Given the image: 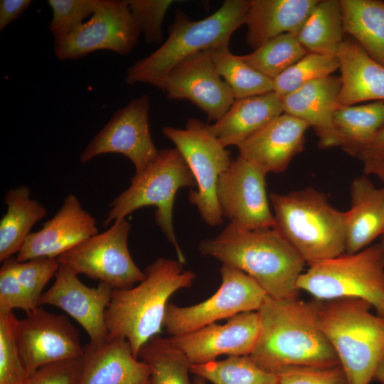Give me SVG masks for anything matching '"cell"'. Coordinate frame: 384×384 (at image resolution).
Returning a JSON list of instances; mask_svg holds the SVG:
<instances>
[{
  "label": "cell",
  "instance_id": "obj_49",
  "mask_svg": "<svg viewBox=\"0 0 384 384\" xmlns=\"http://www.w3.org/2000/svg\"><path fill=\"white\" fill-rule=\"evenodd\" d=\"M377 315H378L379 316H381L383 318H384V310L379 312V313H377Z\"/></svg>",
  "mask_w": 384,
  "mask_h": 384
},
{
  "label": "cell",
  "instance_id": "obj_37",
  "mask_svg": "<svg viewBox=\"0 0 384 384\" xmlns=\"http://www.w3.org/2000/svg\"><path fill=\"white\" fill-rule=\"evenodd\" d=\"M97 0H49L52 19L49 30L54 39L72 33L91 17Z\"/></svg>",
  "mask_w": 384,
  "mask_h": 384
},
{
  "label": "cell",
  "instance_id": "obj_25",
  "mask_svg": "<svg viewBox=\"0 0 384 384\" xmlns=\"http://www.w3.org/2000/svg\"><path fill=\"white\" fill-rule=\"evenodd\" d=\"M283 113L282 98L271 92L235 100L208 129L224 147L238 146Z\"/></svg>",
  "mask_w": 384,
  "mask_h": 384
},
{
  "label": "cell",
  "instance_id": "obj_19",
  "mask_svg": "<svg viewBox=\"0 0 384 384\" xmlns=\"http://www.w3.org/2000/svg\"><path fill=\"white\" fill-rule=\"evenodd\" d=\"M98 233L95 218L78 198L68 195L53 218L37 232L31 233L16 257L18 262L58 257Z\"/></svg>",
  "mask_w": 384,
  "mask_h": 384
},
{
  "label": "cell",
  "instance_id": "obj_42",
  "mask_svg": "<svg viewBox=\"0 0 384 384\" xmlns=\"http://www.w3.org/2000/svg\"><path fill=\"white\" fill-rule=\"evenodd\" d=\"M82 356L52 363L29 374L24 384H78Z\"/></svg>",
  "mask_w": 384,
  "mask_h": 384
},
{
  "label": "cell",
  "instance_id": "obj_33",
  "mask_svg": "<svg viewBox=\"0 0 384 384\" xmlns=\"http://www.w3.org/2000/svg\"><path fill=\"white\" fill-rule=\"evenodd\" d=\"M190 371L213 384H279L276 374L262 370L248 356L191 364Z\"/></svg>",
  "mask_w": 384,
  "mask_h": 384
},
{
  "label": "cell",
  "instance_id": "obj_20",
  "mask_svg": "<svg viewBox=\"0 0 384 384\" xmlns=\"http://www.w3.org/2000/svg\"><path fill=\"white\" fill-rule=\"evenodd\" d=\"M309 127L306 122L283 113L239 145V156L267 174L282 173L302 151L305 133Z\"/></svg>",
  "mask_w": 384,
  "mask_h": 384
},
{
  "label": "cell",
  "instance_id": "obj_7",
  "mask_svg": "<svg viewBox=\"0 0 384 384\" xmlns=\"http://www.w3.org/2000/svg\"><path fill=\"white\" fill-rule=\"evenodd\" d=\"M196 186L186 161L176 148L159 150L156 159L142 171L135 174L130 186L111 202L103 225L126 218L144 206H153L156 208V225L174 247L178 260L183 264L186 259L174 233L173 208L178 190Z\"/></svg>",
  "mask_w": 384,
  "mask_h": 384
},
{
  "label": "cell",
  "instance_id": "obj_46",
  "mask_svg": "<svg viewBox=\"0 0 384 384\" xmlns=\"http://www.w3.org/2000/svg\"><path fill=\"white\" fill-rule=\"evenodd\" d=\"M373 380L378 381L381 384H384V357L378 364L375 371Z\"/></svg>",
  "mask_w": 384,
  "mask_h": 384
},
{
  "label": "cell",
  "instance_id": "obj_15",
  "mask_svg": "<svg viewBox=\"0 0 384 384\" xmlns=\"http://www.w3.org/2000/svg\"><path fill=\"white\" fill-rule=\"evenodd\" d=\"M16 339L28 375L45 365L84 354L78 331L68 318L41 306L18 319Z\"/></svg>",
  "mask_w": 384,
  "mask_h": 384
},
{
  "label": "cell",
  "instance_id": "obj_5",
  "mask_svg": "<svg viewBox=\"0 0 384 384\" xmlns=\"http://www.w3.org/2000/svg\"><path fill=\"white\" fill-rule=\"evenodd\" d=\"M247 0H226L209 16L193 21L178 11L166 41L146 57L127 68L125 82H141L161 90L170 70L198 52L229 45L233 33L245 25Z\"/></svg>",
  "mask_w": 384,
  "mask_h": 384
},
{
  "label": "cell",
  "instance_id": "obj_17",
  "mask_svg": "<svg viewBox=\"0 0 384 384\" xmlns=\"http://www.w3.org/2000/svg\"><path fill=\"white\" fill-rule=\"evenodd\" d=\"M113 289L104 282H100L97 287H89L75 272L60 264L54 283L43 292L38 305H52L65 311L85 329L89 343L98 345L108 338L105 311Z\"/></svg>",
  "mask_w": 384,
  "mask_h": 384
},
{
  "label": "cell",
  "instance_id": "obj_44",
  "mask_svg": "<svg viewBox=\"0 0 384 384\" xmlns=\"http://www.w3.org/2000/svg\"><path fill=\"white\" fill-rule=\"evenodd\" d=\"M357 158L363 162L364 174L376 176L384 186V151L365 153Z\"/></svg>",
  "mask_w": 384,
  "mask_h": 384
},
{
  "label": "cell",
  "instance_id": "obj_22",
  "mask_svg": "<svg viewBox=\"0 0 384 384\" xmlns=\"http://www.w3.org/2000/svg\"><path fill=\"white\" fill-rule=\"evenodd\" d=\"M341 85V78L331 75L310 82L282 97L284 113L296 117L311 127L321 149L340 145L334 114Z\"/></svg>",
  "mask_w": 384,
  "mask_h": 384
},
{
  "label": "cell",
  "instance_id": "obj_6",
  "mask_svg": "<svg viewBox=\"0 0 384 384\" xmlns=\"http://www.w3.org/2000/svg\"><path fill=\"white\" fill-rule=\"evenodd\" d=\"M276 229L309 265L346 252L345 212L309 187L271 193Z\"/></svg>",
  "mask_w": 384,
  "mask_h": 384
},
{
  "label": "cell",
  "instance_id": "obj_45",
  "mask_svg": "<svg viewBox=\"0 0 384 384\" xmlns=\"http://www.w3.org/2000/svg\"><path fill=\"white\" fill-rule=\"evenodd\" d=\"M384 151V126L367 141L356 153V157L369 152Z\"/></svg>",
  "mask_w": 384,
  "mask_h": 384
},
{
  "label": "cell",
  "instance_id": "obj_28",
  "mask_svg": "<svg viewBox=\"0 0 384 384\" xmlns=\"http://www.w3.org/2000/svg\"><path fill=\"white\" fill-rule=\"evenodd\" d=\"M344 32L384 66V1L340 0Z\"/></svg>",
  "mask_w": 384,
  "mask_h": 384
},
{
  "label": "cell",
  "instance_id": "obj_16",
  "mask_svg": "<svg viewBox=\"0 0 384 384\" xmlns=\"http://www.w3.org/2000/svg\"><path fill=\"white\" fill-rule=\"evenodd\" d=\"M161 90L170 100L190 101L215 122L235 100L232 89L217 72L211 49L193 54L175 65L166 75Z\"/></svg>",
  "mask_w": 384,
  "mask_h": 384
},
{
  "label": "cell",
  "instance_id": "obj_21",
  "mask_svg": "<svg viewBox=\"0 0 384 384\" xmlns=\"http://www.w3.org/2000/svg\"><path fill=\"white\" fill-rule=\"evenodd\" d=\"M78 384H151L149 366L133 354L122 337L84 346Z\"/></svg>",
  "mask_w": 384,
  "mask_h": 384
},
{
  "label": "cell",
  "instance_id": "obj_34",
  "mask_svg": "<svg viewBox=\"0 0 384 384\" xmlns=\"http://www.w3.org/2000/svg\"><path fill=\"white\" fill-rule=\"evenodd\" d=\"M306 53L297 35L287 33L270 39L240 58L256 71L274 80Z\"/></svg>",
  "mask_w": 384,
  "mask_h": 384
},
{
  "label": "cell",
  "instance_id": "obj_48",
  "mask_svg": "<svg viewBox=\"0 0 384 384\" xmlns=\"http://www.w3.org/2000/svg\"><path fill=\"white\" fill-rule=\"evenodd\" d=\"M380 243L381 244L382 247L384 249V233H383V235L381 236V241H380Z\"/></svg>",
  "mask_w": 384,
  "mask_h": 384
},
{
  "label": "cell",
  "instance_id": "obj_4",
  "mask_svg": "<svg viewBox=\"0 0 384 384\" xmlns=\"http://www.w3.org/2000/svg\"><path fill=\"white\" fill-rule=\"evenodd\" d=\"M372 306L361 298L317 299L318 325L348 384H369L384 357V318L373 314Z\"/></svg>",
  "mask_w": 384,
  "mask_h": 384
},
{
  "label": "cell",
  "instance_id": "obj_24",
  "mask_svg": "<svg viewBox=\"0 0 384 384\" xmlns=\"http://www.w3.org/2000/svg\"><path fill=\"white\" fill-rule=\"evenodd\" d=\"M351 208L345 212L346 252L353 254L368 247L384 233V186L377 188L367 176L351 185Z\"/></svg>",
  "mask_w": 384,
  "mask_h": 384
},
{
  "label": "cell",
  "instance_id": "obj_26",
  "mask_svg": "<svg viewBox=\"0 0 384 384\" xmlns=\"http://www.w3.org/2000/svg\"><path fill=\"white\" fill-rule=\"evenodd\" d=\"M319 0H251L246 43L255 50L283 33L297 35Z\"/></svg>",
  "mask_w": 384,
  "mask_h": 384
},
{
  "label": "cell",
  "instance_id": "obj_27",
  "mask_svg": "<svg viewBox=\"0 0 384 384\" xmlns=\"http://www.w3.org/2000/svg\"><path fill=\"white\" fill-rule=\"evenodd\" d=\"M30 195V188L21 185L9 190L4 197L7 210L0 220L1 262L18 252L31 228L46 215V207Z\"/></svg>",
  "mask_w": 384,
  "mask_h": 384
},
{
  "label": "cell",
  "instance_id": "obj_2",
  "mask_svg": "<svg viewBox=\"0 0 384 384\" xmlns=\"http://www.w3.org/2000/svg\"><path fill=\"white\" fill-rule=\"evenodd\" d=\"M199 249L248 274L272 298L299 297L305 262L274 228L242 230L228 224L218 236L201 242Z\"/></svg>",
  "mask_w": 384,
  "mask_h": 384
},
{
  "label": "cell",
  "instance_id": "obj_39",
  "mask_svg": "<svg viewBox=\"0 0 384 384\" xmlns=\"http://www.w3.org/2000/svg\"><path fill=\"white\" fill-rule=\"evenodd\" d=\"M60 266L56 259L36 258L17 260L16 270L21 285L32 304L38 307L39 299L48 281L55 277Z\"/></svg>",
  "mask_w": 384,
  "mask_h": 384
},
{
  "label": "cell",
  "instance_id": "obj_43",
  "mask_svg": "<svg viewBox=\"0 0 384 384\" xmlns=\"http://www.w3.org/2000/svg\"><path fill=\"white\" fill-rule=\"evenodd\" d=\"M30 0H1L0 1V31L17 19L28 9Z\"/></svg>",
  "mask_w": 384,
  "mask_h": 384
},
{
  "label": "cell",
  "instance_id": "obj_36",
  "mask_svg": "<svg viewBox=\"0 0 384 384\" xmlns=\"http://www.w3.org/2000/svg\"><path fill=\"white\" fill-rule=\"evenodd\" d=\"M18 321L13 311H0V384H24L28 377L17 343Z\"/></svg>",
  "mask_w": 384,
  "mask_h": 384
},
{
  "label": "cell",
  "instance_id": "obj_23",
  "mask_svg": "<svg viewBox=\"0 0 384 384\" xmlns=\"http://www.w3.org/2000/svg\"><path fill=\"white\" fill-rule=\"evenodd\" d=\"M336 57L341 85L336 110L366 101H384V66L353 38L343 39Z\"/></svg>",
  "mask_w": 384,
  "mask_h": 384
},
{
  "label": "cell",
  "instance_id": "obj_47",
  "mask_svg": "<svg viewBox=\"0 0 384 384\" xmlns=\"http://www.w3.org/2000/svg\"><path fill=\"white\" fill-rule=\"evenodd\" d=\"M193 384H206V380L200 376L196 375L193 379Z\"/></svg>",
  "mask_w": 384,
  "mask_h": 384
},
{
  "label": "cell",
  "instance_id": "obj_18",
  "mask_svg": "<svg viewBox=\"0 0 384 384\" xmlns=\"http://www.w3.org/2000/svg\"><path fill=\"white\" fill-rule=\"evenodd\" d=\"M260 331L258 312L250 311L229 318L226 324L213 323L170 338L193 365L214 361L220 355L249 356L255 347Z\"/></svg>",
  "mask_w": 384,
  "mask_h": 384
},
{
  "label": "cell",
  "instance_id": "obj_10",
  "mask_svg": "<svg viewBox=\"0 0 384 384\" xmlns=\"http://www.w3.org/2000/svg\"><path fill=\"white\" fill-rule=\"evenodd\" d=\"M222 283L210 298L195 305L178 306L168 303L163 326L171 336H180L245 311H257L266 292L248 274L222 265Z\"/></svg>",
  "mask_w": 384,
  "mask_h": 384
},
{
  "label": "cell",
  "instance_id": "obj_30",
  "mask_svg": "<svg viewBox=\"0 0 384 384\" xmlns=\"http://www.w3.org/2000/svg\"><path fill=\"white\" fill-rule=\"evenodd\" d=\"M334 122L339 146L354 156L356 151L384 126V101L336 109Z\"/></svg>",
  "mask_w": 384,
  "mask_h": 384
},
{
  "label": "cell",
  "instance_id": "obj_35",
  "mask_svg": "<svg viewBox=\"0 0 384 384\" xmlns=\"http://www.w3.org/2000/svg\"><path fill=\"white\" fill-rule=\"evenodd\" d=\"M339 67L336 56L308 53L273 80V92L282 98L310 82L331 75Z\"/></svg>",
  "mask_w": 384,
  "mask_h": 384
},
{
  "label": "cell",
  "instance_id": "obj_40",
  "mask_svg": "<svg viewBox=\"0 0 384 384\" xmlns=\"http://www.w3.org/2000/svg\"><path fill=\"white\" fill-rule=\"evenodd\" d=\"M17 260L12 256L2 262L0 267V311L21 309L29 313L36 307L30 301L18 279Z\"/></svg>",
  "mask_w": 384,
  "mask_h": 384
},
{
  "label": "cell",
  "instance_id": "obj_38",
  "mask_svg": "<svg viewBox=\"0 0 384 384\" xmlns=\"http://www.w3.org/2000/svg\"><path fill=\"white\" fill-rule=\"evenodd\" d=\"M131 14L148 44L162 40V25L173 0H127Z\"/></svg>",
  "mask_w": 384,
  "mask_h": 384
},
{
  "label": "cell",
  "instance_id": "obj_9",
  "mask_svg": "<svg viewBox=\"0 0 384 384\" xmlns=\"http://www.w3.org/2000/svg\"><path fill=\"white\" fill-rule=\"evenodd\" d=\"M162 132L176 145L196 181V190L189 192V202L208 225L222 224L216 188L232 162L229 152L209 131L208 124L196 118H190L183 129L167 126Z\"/></svg>",
  "mask_w": 384,
  "mask_h": 384
},
{
  "label": "cell",
  "instance_id": "obj_13",
  "mask_svg": "<svg viewBox=\"0 0 384 384\" xmlns=\"http://www.w3.org/2000/svg\"><path fill=\"white\" fill-rule=\"evenodd\" d=\"M149 112L146 94L132 99L91 139L82 151L80 161L86 164L98 155L117 153L130 159L135 174L142 171L159 151L151 138Z\"/></svg>",
  "mask_w": 384,
  "mask_h": 384
},
{
  "label": "cell",
  "instance_id": "obj_29",
  "mask_svg": "<svg viewBox=\"0 0 384 384\" xmlns=\"http://www.w3.org/2000/svg\"><path fill=\"white\" fill-rule=\"evenodd\" d=\"M344 33L341 1L319 0L297 36L308 53L336 56Z\"/></svg>",
  "mask_w": 384,
  "mask_h": 384
},
{
  "label": "cell",
  "instance_id": "obj_14",
  "mask_svg": "<svg viewBox=\"0 0 384 384\" xmlns=\"http://www.w3.org/2000/svg\"><path fill=\"white\" fill-rule=\"evenodd\" d=\"M267 174L238 156L219 177L216 196L229 225L242 230L274 228L266 190Z\"/></svg>",
  "mask_w": 384,
  "mask_h": 384
},
{
  "label": "cell",
  "instance_id": "obj_31",
  "mask_svg": "<svg viewBox=\"0 0 384 384\" xmlns=\"http://www.w3.org/2000/svg\"><path fill=\"white\" fill-rule=\"evenodd\" d=\"M138 358L149 366L151 384H191V363L170 337H152L142 346Z\"/></svg>",
  "mask_w": 384,
  "mask_h": 384
},
{
  "label": "cell",
  "instance_id": "obj_8",
  "mask_svg": "<svg viewBox=\"0 0 384 384\" xmlns=\"http://www.w3.org/2000/svg\"><path fill=\"white\" fill-rule=\"evenodd\" d=\"M314 299L361 298L384 310V249L380 243L309 265L297 282Z\"/></svg>",
  "mask_w": 384,
  "mask_h": 384
},
{
  "label": "cell",
  "instance_id": "obj_1",
  "mask_svg": "<svg viewBox=\"0 0 384 384\" xmlns=\"http://www.w3.org/2000/svg\"><path fill=\"white\" fill-rule=\"evenodd\" d=\"M260 331L248 356L273 374L293 366L330 367L340 364L317 323V299H277L267 296L257 310Z\"/></svg>",
  "mask_w": 384,
  "mask_h": 384
},
{
  "label": "cell",
  "instance_id": "obj_3",
  "mask_svg": "<svg viewBox=\"0 0 384 384\" xmlns=\"http://www.w3.org/2000/svg\"><path fill=\"white\" fill-rule=\"evenodd\" d=\"M182 265L179 260L157 258L146 267L145 278L137 286L112 291L105 311L108 337L124 338L137 358L142 346L161 331L169 297L191 287L196 279Z\"/></svg>",
  "mask_w": 384,
  "mask_h": 384
},
{
  "label": "cell",
  "instance_id": "obj_12",
  "mask_svg": "<svg viewBox=\"0 0 384 384\" xmlns=\"http://www.w3.org/2000/svg\"><path fill=\"white\" fill-rule=\"evenodd\" d=\"M140 35L127 0H97L88 21L68 36L55 40L54 53L59 60H77L101 50L126 55Z\"/></svg>",
  "mask_w": 384,
  "mask_h": 384
},
{
  "label": "cell",
  "instance_id": "obj_32",
  "mask_svg": "<svg viewBox=\"0 0 384 384\" xmlns=\"http://www.w3.org/2000/svg\"><path fill=\"white\" fill-rule=\"evenodd\" d=\"M212 58L220 76L232 89L235 100L274 91L273 80L247 65L229 50V45L211 49Z\"/></svg>",
  "mask_w": 384,
  "mask_h": 384
},
{
  "label": "cell",
  "instance_id": "obj_11",
  "mask_svg": "<svg viewBox=\"0 0 384 384\" xmlns=\"http://www.w3.org/2000/svg\"><path fill=\"white\" fill-rule=\"evenodd\" d=\"M131 225L120 218L56 258L77 274L104 282L113 289H128L146 277L132 260L127 239Z\"/></svg>",
  "mask_w": 384,
  "mask_h": 384
},
{
  "label": "cell",
  "instance_id": "obj_41",
  "mask_svg": "<svg viewBox=\"0 0 384 384\" xmlns=\"http://www.w3.org/2000/svg\"><path fill=\"white\" fill-rule=\"evenodd\" d=\"M276 375L279 384H348L340 364L330 367L293 366Z\"/></svg>",
  "mask_w": 384,
  "mask_h": 384
}]
</instances>
